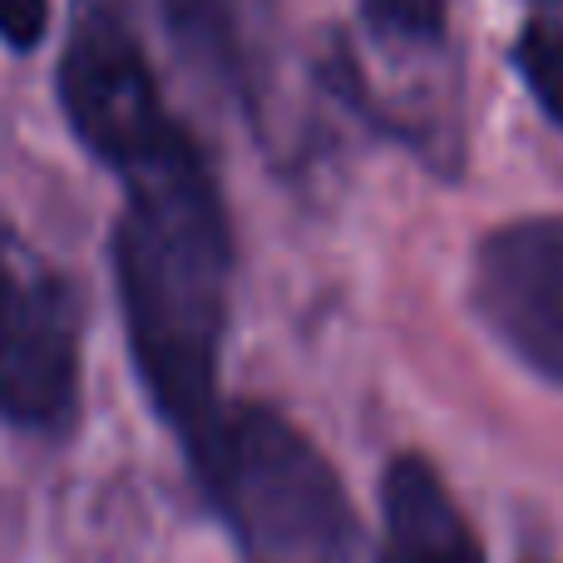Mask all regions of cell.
Returning a JSON list of instances; mask_svg holds the SVG:
<instances>
[{
  "mask_svg": "<svg viewBox=\"0 0 563 563\" xmlns=\"http://www.w3.org/2000/svg\"><path fill=\"white\" fill-rule=\"evenodd\" d=\"M380 563H485L465 509L426 455H396L380 479Z\"/></svg>",
  "mask_w": 563,
  "mask_h": 563,
  "instance_id": "cell-6",
  "label": "cell"
},
{
  "mask_svg": "<svg viewBox=\"0 0 563 563\" xmlns=\"http://www.w3.org/2000/svg\"><path fill=\"white\" fill-rule=\"evenodd\" d=\"M49 25V0H0V40L10 49H35Z\"/></svg>",
  "mask_w": 563,
  "mask_h": 563,
  "instance_id": "cell-9",
  "label": "cell"
},
{
  "mask_svg": "<svg viewBox=\"0 0 563 563\" xmlns=\"http://www.w3.org/2000/svg\"><path fill=\"white\" fill-rule=\"evenodd\" d=\"M243 563H356L361 529L331 460L263 400L218 416L188 455Z\"/></svg>",
  "mask_w": 563,
  "mask_h": 563,
  "instance_id": "cell-2",
  "label": "cell"
},
{
  "mask_svg": "<svg viewBox=\"0 0 563 563\" xmlns=\"http://www.w3.org/2000/svg\"><path fill=\"white\" fill-rule=\"evenodd\" d=\"M104 168L124 184L114 282L129 351L154 410L194 455L223 416L218 371L238 263L223 188L184 119Z\"/></svg>",
  "mask_w": 563,
  "mask_h": 563,
  "instance_id": "cell-1",
  "label": "cell"
},
{
  "mask_svg": "<svg viewBox=\"0 0 563 563\" xmlns=\"http://www.w3.org/2000/svg\"><path fill=\"white\" fill-rule=\"evenodd\" d=\"M544 5H559V10H563V0H544Z\"/></svg>",
  "mask_w": 563,
  "mask_h": 563,
  "instance_id": "cell-10",
  "label": "cell"
},
{
  "mask_svg": "<svg viewBox=\"0 0 563 563\" xmlns=\"http://www.w3.org/2000/svg\"><path fill=\"white\" fill-rule=\"evenodd\" d=\"M509 59H515L519 79L529 85L534 104L544 109L549 124L563 134V25H554V20H529L515 35Z\"/></svg>",
  "mask_w": 563,
  "mask_h": 563,
  "instance_id": "cell-8",
  "label": "cell"
},
{
  "mask_svg": "<svg viewBox=\"0 0 563 563\" xmlns=\"http://www.w3.org/2000/svg\"><path fill=\"white\" fill-rule=\"evenodd\" d=\"M361 30L386 49H445L450 5L445 0H356Z\"/></svg>",
  "mask_w": 563,
  "mask_h": 563,
  "instance_id": "cell-7",
  "label": "cell"
},
{
  "mask_svg": "<svg viewBox=\"0 0 563 563\" xmlns=\"http://www.w3.org/2000/svg\"><path fill=\"white\" fill-rule=\"evenodd\" d=\"M79 291L0 218V420L65 440L79 420Z\"/></svg>",
  "mask_w": 563,
  "mask_h": 563,
  "instance_id": "cell-3",
  "label": "cell"
},
{
  "mask_svg": "<svg viewBox=\"0 0 563 563\" xmlns=\"http://www.w3.org/2000/svg\"><path fill=\"white\" fill-rule=\"evenodd\" d=\"M470 301L519 366L563 386V218H515L479 238Z\"/></svg>",
  "mask_w": 563,
  "mask_h": 563,
  "instance_id": "cell-4",
  "label": "cell"
},
{
  "mask_svg": "<svg viewBox=\"0 0 563 563\" xmlns=\"http://www.w3.org/2000/svg\"><path fill=\"white\" fill-rule=\"evenodd\" d=\"M178 49L194 59L253 129H273L277 0H158Z\"/></svg>",
  "mask_w": 563,
  "mask_h": 563,
  "instance_id": "cell-5",
  "label": "cell"
}]
</instances>
